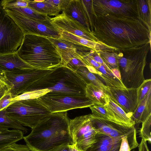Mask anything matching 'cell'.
Returning <instances> with one entry per match:
<instances>
[{"label": "cell", "mask_w": 151, "mask_h": 151, "mask_svg": "<svg viewBox=\"0 0 151 151\" xmlns=\"http://www.w3.org/2000/svg\"><path fill=\"white\" fill-rule=\"evenodd\" d=\"M93 22L92 33L97 41L117 50L151 42V32L137 19L93 14Z\"/></svg>", "instance_id": "obj_1"}, {"label": "cell", "mask_w": 151, "mask_h": 151, "mask_svg": "<svg viewBox=\"0 0 151 151\" xmlns=\"http://www.w3.org/2000/svg\"><path fill=\"white\" fill-rule=\"evenodd\" d=\"M67 111L51 113L23 138L30 151H49L65 144H73Z\"/></svg>", "instance_id": "obj_2"}, {"label": "cell", "mask_w": 151, "mask_h": 151, "mask_svg": "<svg viewBox=\"0 0 151 151\" xmlns=\"http://www.w3.org/2000/svg\"><path fill=\"white\" fill-rule=\"evenodd\" d=\"M17 52L21 58L34 68L50 69L62 65V58L56 47L45 37L25 35Z\"/></svg>", "instance_id": "obj_3"}, {"label": "cell", "mask_w": 151, "mask_h": 151, "mask_svg": "<svg viewBox=\"0 0 151 151\" xmlns=\"http://www.w3.org/2000/svg\"><path fill=\"white\" fill-rule=\"evenodd\" d=\"M86 85L76 71L60 65L33 83L24 92L47 89L52 92L86 96Z\"/></svg>", "instance_id": "obj_4"}, {"label": "cell", "mask_w": 151, "mask_h": 151, "mask_svg": "<svg viewBox=\"0 0 151 151\" xmlns=\"http://www.w3.org/2000/svg\"><path fill=\"white\" fill-rule=\"evenodd\" d=\"M151 42L138 47L116 50L121 81L127 88H138L144 81V71Z\"/></svg>", "instance_id": "obj_5"}, {"label": "cell", "mask_w": 151, "mask_h": 151, "mask_svg": "<svg viewBox=\"0 0 151 151\" xmlns=\"http://www.w3.org/2000/svg\"><path fill=\"white\" fill-rule=\"evenodd\" d=\"M5 110L8 116L32 129L51 114L37 99L16 101Z\"/></svg>", "instance_id": "obj_6"}, {"label": "cell", "mask_w": 151, "mask_h": 151, "mask_svg": "<svg viewBox=\"0 0 151 151\" xmlns=\"http://www.w3.org/2000/svg\"><path fill=\"white\" fill-rule=\"evenodd\" d=\"M51 113L90 107L95 104L86 96L49 92L37 99Z\"/></svg>", "instance_id": "obj_7"}, {"label": "cell", "mask_w": 151, "mask_h": 151, "mask_svg": "<svg viewBox=\"0 0 151 151\" xmlns=\"http://www.w3.org/2000/svg\"><path fill=\"white\" fill-rule=\"evenodd\" d=\"M3 8L7 14L19 26L24 35H32L47 38H60V30L49 19L46 20H37L7 8Z\"/></svg>", "instance_id": "obj_8"}, {"label": "cell", "mask_w": 151, "mask_h": 151, "mask_svg": "<svg viewBox=\"0 0 151 151\" xmlns=\"http://www.w3.org/2000/svg\"><path fill=\"white\" fill-rule=\"evenodd\" d=\"M24 35L19 26L0 6V54L17 52Z\"/></svg>", "instance_id": "obj_9"}, {"label": "cell", "mask_w": 151, "mask_h": 151, "mask_svg": "<svg viewBox=\"0 0 151 151\" xmlns=\"http://www.w3.org/2000/svg\"><path fill=\"white\" fill-rule=\"evenodd\" d=\"M69 129L73 144L83 151L96 142L97 132L92 125L91 114L69 119Z\"/></svg>", "instance_id": "obj_10"}, {"label": "cell", "mask_w": 151, "mask_h": 151, "mask_svg": "<svg viewBox=\"0 0 151 151\" xmlns=\"http://www.w3.org/2000/svg\"><path fill=\"white\" fill-rule=\"evenodd\" d=\"M54 68L41 69L32 68L14 71L4 72L10 87L8 92L14 98L24 93L33 83Z\"/></svg>", "instance_id": "obj_11"}, {"label": "cell", "mask_w": 151, "mask_h": 151, "mask_svg": "<svg viewBox=\"0 0 151 151\" xmlns=\"http://www.w3.org/2000/svg\"><path fill=\"white\" fill-rule=\"evenodd\" d=\"M93 14L138 18L137 0H92Z\"/></svg>", "instance_id": "obj_12"}, {"label": "cell", "mask_w": 151, "mask_h": 151, "mask_svg": "<svg viewBox=\"0 0 151 151\" xmlns=\"http://www.w3.org/2000/svg\"><path fill=\"white\" fill-rule=\"evenodd\" d=\"M92 125L97 132L110 137L122 138L127 136L131 150L137 147L135 127H129L96 117L91 114Z\"/></svg>", "instance_id": "obj_13"}, {"label": "cell", "mask_w": 151, "mask_h": 151, "mask_svg": "<svg viewBox=\"0 0 151 151\" xmlns=\"http://www.w3.org/2000/svg\"><path fill=\"white\" fill-rule=\"evenodd\" d=\"M47 38L55 46L60 54L62 58V65L65 66L74 58L83 60V57L93 50L61 38Z\"/></svg>", "instance_id": "obj_14"}, {"label": "cell", "mask_w": 151, "mask_h": 151, "mask_svg": "<svg viewBox=\"0 0 151 151\" xmlns=\"http://www.w3.org/2000/svg\"><path fill=\"white\" fill-rule=\"evenodd\" d=\"M109 89V95L111 99L132 118L137 105V88Z\"/></svg>", "instance_id": "obj_15"}, {"label": "cell", "mask_w": 151, "mask_h": 151, "mask_svg": "<svg viewBox=\"0 0 151 151\" xmlns=\"http://www.w3.org/2000/svg\"><path fill=\"white\" fill-rule=\"evenodd\" d=\"M49 19L60 30L68 32L88 40L97 41L92 32L87 31L80 24L63 12L53 17H49Z\"/></svg>", "instance_id": "obj_16"}, {"label": "cell", "mask_w": 151, "mask_h": 151, "mask_svg": "<svg viewBox=\"0 0 151 151\" xmlns=\"http://www.w3.org/2000/svg\"><path fill=\"white\" fill-rule=\"evenodd\" d=\"M122 138L112 137L97 132L95 136L96 142L86 151H119Z\"/></svg>", "instance_id": "obj_17"}, {"label": "cell", "mask_w": 151, "mask_h": 151, "mask_svg": "<svg viewBox=\"0 0 151 151\" xmlns=\"http://www.w3.org/2000/svg\"><path fill=\"white\" fill-rule=\"evenodd\" d=\"M104 105L115 123L129 127H135L134 122L132 118L114 103L108 94Z\"/></svg>", "instance_id": "obj_18"}, {"label": "cell", "mask_w": 151, "mask_h": 151, "mask_svg": "<svg viewBox=\"0 0 151 151\" xmlns=\"http://www.w3.org/2000/svg\"><path fill=\"white\" fill-rule=\"evenodd\" d=\"M63 12L80 24L87 31L92 32L81 0H70Z\"/></svg>", "instance_id": "obj_19"}, {"label": "cell", "mask_w": 151, "mask_h": 151, "mask_svg": "<svg viewBox=\"0 0 151 151\" xmlns=\"http://www.w3.org/2000/svg\"><path fill=\"white\" fill-rule=\"evenodd\" d=\"M33 68L24 61L17 52L0 54V70L4 72H11Z\"/></svg>", "instance_id": "obj_20"}, {"label": "cell", "mask_w": 151, "mask_h": 151, "mask_svg": "<svg viewBox=\"0 0 151 151\" xmlns=\"http://www.w3.org/2000/svg\"><path fill=\"white\" fill-rule=\"evenodd\" d=\"M60 30V38L74 43L85 46L97 51H104L107 50V46L102 42L88 40L65 31Z\"/></svg>", "instance_id": "obj_21"}, {"label": "cell", "mask_w": 151, "mask_h": 151, "mask_svg": "<svg viewBox=\"0 0 151 151\" xmlns=\"http://www.w3.org/2000/svg\"><path fill=\"white\" fill-rule=\"evenodd\" d=\"M96 69L95 75L102 78L106 83L105 85L109 88H127L122 81L115 76L105 63Z\"/></svg>", "instance_id": "obj_22"}, {"label": "cell", "mask_w": 151, "mask_h": 151, "mask_svg": "<svg viewBox=\"0 0 151 151\" xmlns=\"http://www.w3.org/2000/svg\"><path fill=\"white\" fill-rule=\"evenodd\" d=\"M151 114V91L139 104L133 112L132 118L135 125L142 123Z\"/></svg>", "instance_id": "obj_23"}, {"label": "cell", "mask_w": 151, "mask_h": 151, "mask_svg": "<svg viewBox=\"0 0 151 151\" xmlns=\"http://www.w3.org/2000/svg\"><path fill=\"white\" fill-rule=\"evenodd\" d=\"M24 134L23 132L19 130H0V151L23 139Z\"/></svg>", "instance_id": "obj_24"}, {"label": "cell", "mask_w": 151, "mask_h": 151, "mask_svg": "<svg viewBox=\"0 0 151 151\" xmlns=\"http://www.w3.org/2000/svg\"><path fill=\"white\" fill-rule=\"evenodd\" d=\"M28 7L48 16L56 17L61 11L57 7L48 3L45 0H29Z\"/></svg>", "instance_id": "obj_25"}, {"label": "cell", "mask_w": 151, "mask_h": 151, "mask_svg": "<svg viewBox=\"0 0 151 151\" xmlns=\"http://www.w3.org/2000/svg\"><path fill=\"white\" fill-rule=\"evenodd\" d=\"M138 19L151 32V0H137Z\"/></svg>", "instance_id": "obj_26"}, {"label": "cell", "mask_w": 151, "mask_h": 151, "mask_svg": "<svg viewBox=\"0 0 151 151\" xmlns=\"http://www.w3.org/2000/svg\"><path fill=\"white\" fill-rule=\"evenodd\" d=\"M107 94L104 90L93 84L86 85V96L95 105H104Z\"/></svg>", "instance_id": "obj_27"}, {"label": "cell", "mask_w": 151, "mask_h": 151, "mask_svg": "<svg viewBox=\"0 0 151 151\" xmlns=\"http://www.w3.org/2000/svg\"><path fill=\"white\" fill-rule=\"evenodd\" d=\"M76 72L83 79L86 84H93L101 88L109 95V88L101 81L95 74L90 72L86 67H80Z\"/></svg>", "instance_id": "obj_28"}, {"label": "cell", "mask_w": 151, "mask_h": 151, "mask_svg": "<svg viewBox=\"0 0 151 151\" xmlns=\"http://www.w3.org/2000/svg\"><path fill=\"white\" fill-rule=\"evenodd\" d=\"M9 128L21 130L24 133L27 132L28 130L17 121L8 116L5 109L0 111V130Z\"/></svg>", "instance_id": "obj_29"}, {"label": "cell", "mask_w": 151, "mask_h": 151, "mask_svg": "<svg viewBox=\"0 0 151 151\" xmlns=\"http://www.w3.org/2000/svg\"><path fill=\"white\" fill-rule=\"evenodd\" d=\"M115 50L97 51L104 63L110 70L115 68L119 69L118 55Z\"/></svg>", "instance_id": "obj_30"}, {"label": "cell", "mask_w": 151, "mask_h": 151, "mask_svg": "<svg viewBox=\"0 0 151 151\" xmlns=\"http://www.w3.org/2000/svg\"><path fill=\"white\" fill-rule=\"evenodd\" d=\"M7 9L19 12L28 17L37 20H46L49 19V17L47 15L40 13L28 6L23 8Z\"/></svg>", "instance_id": "obj_31"}, {"label": "cell", "mask_w": 151, "mask_h": 151, "mask_svg": "<svg viewBox=\"0 0 151 151\" xmlns=\"http://www.w3.org/2000/svg\"><path fill=\"white\" fill-rule=\"evenodd\" d=\"M50 92L47 89L26 92L13 98V100L14 102L19 100L37 99Z\"/></svg>", "instance_id": "obj_32"}, {"label": "cell", "mask_w": 151, "mask_h": 151, "mask_svg": "<svg viewBox=\"0 0 151 151\" xmlns=\"http://www.w3.org/2000/svg\"><path fill=\"white\" fill-rule=\"evenodd\" d=\"M151 114L142 123V127L139 134V137L145 141L151 142Z\"/></svg>", "instance_id": "obj_33"}, {"label": "cell", "mask_w": 151, "mask_h": 151, "mask_svg": "<svg viewBox=\"0 0 151 151\" xmlns=\"http://www.w3.org/2000/svg\"><path fill=\"white\" fill-rule=\"evenodd\" d=\"M137 89L138 104L151 91V79L145 80L143 83L137 88Z\"/></svg>", "instance_id": "obj_34"}, {"label": "cell", "mask_w": 151, "mask_h": 151, "mask_svg": "<svg viewBox=\"0 0 151 151\" xmlns=\"http://www.w3.org/2000/svg\"><path fill=\"white\" fill-rule=\"evenodd\" d=\"M89 108L93 115L115 122L106 111L104 105H94Z\"/></svg>", "instance_id": "obj_35"}, {"label": "cell", "mask_w": 151, "mask_h": 151, "mask_svg": "<svg viewBox=\"0 0 151 151\" xmlns=\"http://www.w3.org/2000/svg\"><path fill=\"white\" fill-rule=\"evenodd\" d=\"M81 1L92 32L93 27V15L92 0H81Z\"/></svg>", "instance_id": "obj_36"}, {"label": "cell", "mask_w": 151, "mask_h": 151, "mask_svg": "<svg viewBox=\"0 0 151 151\" xmlns=\"http://www.w3.org/2000/svg\"><path fill=\"white\" fill-rule=\"evenodd\" d=\"M29 0H2L0 6L3 8H19L28 6Z\"/></svg>", "instance_id": "obj_37"}, {"label": "cell", "mask_w": 151, "mask_h": 151, "mask_svg": "<svg viewBox=\"0 0 151 151\" xmlns=\"http://www.w3.org/2000/svg\"><path fill=\"white\" fill-rule=\"evenodd\" d=\"M14 97L9 92L7 91L0 99V111L6 109L14 102Z\"/></svg>", "instance_id": "obj_38"}, {"label": "cell", "mask_w": 151, "mask_h": 151, "mask_svg": "<svg viewBox=\"0 0 151 151\" xmlns=\"http://www.w3.org/2000/svg\"><path fill=\"white\" fill-rule=\"evenodd\" d=\"M87 65V64L83 60L74 58L70 60L66 66L76 71L79 67H86Z\"/></svg>", "instance_id": "obj_39"}, {"label": "cell", "mask_w": 151, "mask_h": 151, "mask_svg": "<svg viewBox=\"0 0 151 151\" xmlns=\"http://www.w3.org/2000/svg\"><path fill=\"white\" fill-rule=\"evenodd\" d=\"M0 151H30L26 145L16 143L8 146Z\"/></svg>", "instance_id": "obj_40"}, {"label": "cell", "mask_w": 151, "mask_h": 151, "mask_svg": "<svg viewBox=\"0 0 151 151\" xmlns=\"http://www.w3.org/2000/svg\"><path fill=\"white\" fill-rule=\"evenodd\" d=\"M45 1L57 7L61 11H63L66 8L70 0H45Z\"/></svg>", "instance_id": "obj_41"}, {"label": "cell", "mask_w": 151, "mask_h": 151, "mask_svg": "<svg viewBox=\"0 0 151 151\" xmlns=\"http://www.w3.org/2000/svg\"><path fill=\"white\" fill-rule=\"evenodd\" d=\"M89 53L83 57V60L87 65L92 67L96 69H97L101 66V65L95 61L89 55Z\"/></svg>", "instance_id": "obj_42"}, {"label": "cell", "mask_w": 151, "mask_h": 151, "mask_svg": "<svg viewBox=\"0 0 151 151\" xmlns=\"http://www.w3.org/2000/svg\"><path fill=\"white\" fill-rule=\"evenodd\" d=\"M127 136L122 138L121 143L119 151H131Z\"/></svg>", "instance_id": "obj_43"}, {"label": "cell", "mask_w": 151, "mask_h": 151, "mask_svg": "<svg viewBox=\"0 0 151 151\" xmlns=\"http://www.w3.org/2000/svg\"><path fill=\"white\" fill-rule=\"evenodd\" d=\"M89 55L96 62L101 65L104 64V63L99 56L97 51L92 50L89 53Z\"/></svg>", "instance_id": "obj_44"}, {"label": "cell", "mask_w": 151, "mask_h": 151, "mask_svg": "<svg viewBox=\"0 0 151 151\" xmlns=\"http://www.w3.org/2000/svg\"><path fill=\"white\" fill-rule=\"evenodd\" d=\"M0 84L6 86L10 89V87L9 82L6 77L5 72L0 70Z\"/></svg>", "instance_id": "obj_45"}, {"label": "cell", "mask_w": 151, "mask_h": 151, "mask_svg": "<svg viewBox=\"0 0 151 151\" xmlns=\"http://www.w3.org/2000/svg\"><path fill=\"white\" fill-rule=\"evenodd\" d=\"M65 144L55 147L49 151H68V145Z\"/></svg>", "instance_id": "obj_46"}, {"label": "cell", "mask_w": 151, "mask_h": 151, "mask_svg": "<svg viewBox=\"0 0 151 151\" xmlns=\"http://www.w3.org/2000/svg\"><path fill=\"white\" fill-rule=\"evenodd\" d=\"M138 151H150L147 147L146 141L142 139L138 146Z\"/></svg>", "instance_id": "obj_47"}, {"label": "cell", "mask_w": 151, "mask_h": 151, "mask_svg": "<svg viewBox=\"0 0 151 151\" xmlns=\"http://www.w3.org/2000/svg\"><path fill=\"white\" fill-rule=\"evenodd\" d=\"M111 70L119 80L121 81V74L119 69L115 68L111 69Z\"/></svg>", "instance_id": "obj_48"}, {"label": "cell", "mask_w": 151, "mask_h": 151, "mask_svg": "<svg viewBox=\"0 0 151 151\" xmlns=\"http://www.w3.org/2000/svg\"><path fill=\"white\" fill-rule=\"evenodd\" d=\"M68 151H83L82 150L78 149L75 145L73 144H69L68 145Z\"/></svg>", "instance_id": "obj_49"}, {"label": "cell", "mask_w": 151, "mask_h": 151, "mask_svg": "<svg viewBox=\"0 0 151 151\" xmlns=\"http://www.w3.org/2000/svg\"><path fill=\"white\" fill-rule=\"evenodd\" d=\"M9 90L6 86L0 92V99L3 96L6 92L8 91Z\"/></svg>", "instance_id": "obj_50"}, {"label": "cell", "mask_w": 151, "mask_h": 151, "mask_svg": "<svg viewBox=\"0 0 151 151\" xmlns=\"http://www.w3.org/2000/svg\"><path fill=\"white\" fill-rule=\"evenodd\" d=\"M6 86L0 84V92Z\"/></svg>", "instance_id": "obj_51"}, {"label": "cell", "mask_w": 151, "mask_h": 151, "mask_svg": "<svg viewBox=\"0 0 151 151\" xmlns=\"http://www.w3.org/2000/svg\"><path fill=\"white\" fill-rule=\"evenodd\" d=\"M132 151H134V150H133Z\"/></svg>", "instance_id": "obj_52"}]
</instances>
